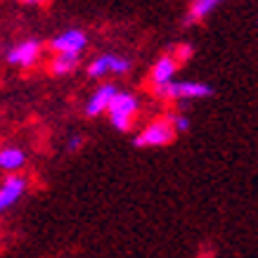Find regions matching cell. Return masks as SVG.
Here are the masks:
<instances>
[{"mask_svg": "<svg viewBox=\"0 0 258 258\" xmlns=\"http://www.w3.org/2000/svg\"><path fill=\"white\" fill-rule=\"evenodd\" d=\"M138 111H140V100H138L133 93H121V90H118V93L114 95V100H111L107 114H109V123L114 125L116 131L128 133V131L133 128V121H135V116H138Z\"/></svg>", "mask_w": 258, "mask_h": 258, "instance_id": "obj_1", "label": "cell"}, {"mask_svg": "<svg viewBox=\"0 0 258 258\" xmlns=\"http://www.w3.org/2000/svg\"><path fill=\"white\" fill-rule=\"evenodd\" d=\"M154 93L161 100H171V102H185V100H204V97H211L213 88L209 83L202 81H175L166 83L161 88H154Z\"/></svg>", "mask_w": 258, "mask_h": 258, "instance_id": "obj_2", "label": "cell"}, {"mask_svg": "<svg viewBox=\"0 0 258 258\" xmlns=\"http://www.w3.org/2000/svg\"><path fill=\"white\" fill-rule=\"evenodd\" d=\"M175 125L168 116H159L154 121H149L140 133L133 138L135 147H164V145H171L175 140Z\"/></svg>", "mask_w": 258, "mask_h": 258, "instance_id": "obj_3", "label": "cell"}, {"mask_svg": "<svg viewBox=\"0 0 258 258\" xmlns=\"http://www.w3.org/2000/svg\"><path fill=\"white\" fill-rule=\"evenodd\" d=\"M26 187H29V180L24 178V175L10 173L8 178L0 182V213L8 211L10 206H15L26 195Z\"/></svg>", "mask_w": 258, "mask_h": 258, "instance_id": "obj_4", "label": "cell"}, {"mask_svg": "<svg viewBox=\"0 0 258 258\" xmlns=\"http://www.w3.org/2000/svg\"><path fill=\"white\" fill-rule=\"evenodd\" d=\"M88 45V36L81 29H69V31H62L59 36L52 38L50 47L52 52H71V55H81Z\"/></svg>", "mask_w": 258, "mask_h": 258, "instance_id": "obj_5", "label": "cell"}, {"mask_svg": "<svg viewBox=\"0 0 258 258\" xmlns=\"http://www.w3.org/2000/svg\"><path fill=\"white\" fill-rule=\"evenodd\" d=\"M40 59V43L38 40H24L17 47H12L8 52V62L15 67H24L29 69Z\"/></svg>", "mask_w": 258, "mask_h": 258, "instance_id": "obj_6", "label": "cell"}, {"mask_svg": "<svg viewBox=\"0 0 258 258\" xmlns=\"http://www.w3.org/2000/svg\"><path fill=\"white\" fill-rule=\"evenodd\" d=\"M178 57L175 55H164L159 57L154 67H152V86L154 88H161L166 83H171L175 79V74H178Z\"/></svg>", "mask_w": 258, "mask_h": 258, "instance_id": "obj_7", "label": "cell"}, {"mask_svg": "<svg viewBox=\"0 0 258 258\" xmlns=\"http://www.w3.org/2000/svg\"><path fill=\"white\" fill-rule=\"evenodd\" d=\"M116 86H111V83H104L90 95V100L86 102V114L88 116H100L104 111L109 109L111 100H114V95H116Z\"/></svg>", "mask_w": 258, "mask_h": 258, "instance_id": "obj_8", "label": "cell"}, {"mask_svg": "<svg viewBox=\"0 0 258 258\" xmlns=\"http://www.w3.org/2000/svg\"><path fill=\"white\" fill-rule=\"evenodd\" d=\"M26 164V154L19 147H5L0 149V171L5 173H19Z\"/></svg>", "mask_w": 258, "mask_h": 258, "instance_id": "obj_9", "label": "cell"}, {"mask_svg": "<svg viewBox=\"0 0 258 258\" xmlns=\"http://www.w3.org/2000/svg\"><path fill=\"white\" fill-rule=\"evenodd\" d=\"M223 0H189V12H187V22L195 24V22H202L206 17L211 15L213 10L218 8Z\"/></svg>", "mask_w": 258, "mask_h": 258, "instance_id": "obj_10", "label": "cell"}, {"mask_svg": "<svg viewBox=\"0 0 258 258\" xmlns=\"http://www.w3.org/2000/svg\"><path fill=\"white\" fill-rule=\"evenodd\" d=\"M55 59L50 64V71L55 76H69L71 71H76L79 67V57L81 55H71V52H55Z\"/></svg>", "mask_w": 258, "mask_h": 258, "instance_id": "obj_11", "label": "cell"}, {"mask_svg": "<svg viewBox=\"0 0 258 258\" xmlns=\"http://www.w3.org/2000/svg\"><path fill=\"white\" fill-rule=\"evenodd\" d=\"M111 74V55H100L88 64V76L90 79H104Z\"/></svg>", "mask_w": 258, "mask_h": 258, "instance_id": "obj_12", "label": "cell"}, {"mask_svg": "<svg viewBox=\"0 0 258 258\" xmlns=\"http://www.w3.org/2000/svg\"><path fill=\"white\" fill-rule=\"evenodd\" d=\"M166 116L173 121V125H175V131H178V133H185V131H189V118L185 116V114H180V111H168Z\"/></svg>", "mask_w": 258, "mask_h": 258, "instance_id": "obj_13", "label": "cell"}, {"mask_svg": "<svg viewBox=\"0 0 258 258\" xmlns=\"http://www.w3.org/2000/svg\"><path fill=\"white\" fill-rule=\"evenodd\" d=\"M173 55L178 57V62H185V59H189V57H192V47H189V45H180Z\"/></svg>", "mask_w": 258, "mask_h": 258, "instance_id": "obj_14", "label": "cell"}, {"mask_svg": "<svg viewBox=\"0 0 258 258\" xmlns=\"http://www.w3.org/2000/svg\"><path fill=\"white\" fill-rule=\"evenodd\" d=\"M81 145H83V138H81V135H74L69 140V145H67V149H69V152H76Z\"/></svg>", "mask_w": 258, "mask_h": 258, "instance_id": "obj_15", "label": "cell"}, {"mask_svg": "<svg viewBox=\"0 0 258 258\" xmlns=\"http://www.w3.org/2000/svg\"><path fill=\"white\" fill-rule=\"evenodd\" d=\"M17 3H24V5H38V3H45V0H17Z\"/></svg>", "mask_w": 258, "mask_h": 258, "instance_id": "obj_16", "label": "cell"}]
</instances>
